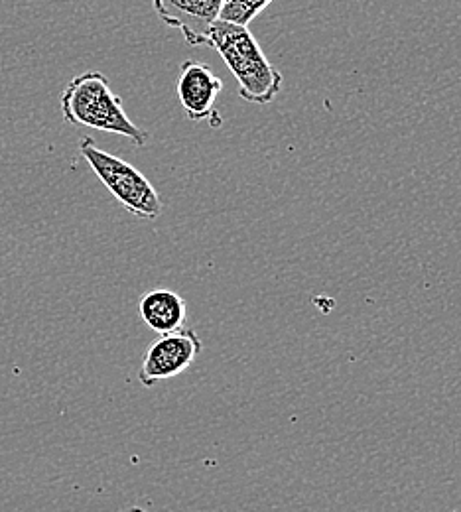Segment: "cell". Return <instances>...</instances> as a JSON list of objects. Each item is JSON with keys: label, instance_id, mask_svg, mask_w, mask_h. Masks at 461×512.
Instances as JSON below:
<instances>
[{"label": "cell", "instance_id": "obj_7", "mask_svg": "<svg viewBox=\"0 0 461 512\" xmlns=\"http://www.w3.org/2000/svg\"><path fill=\"white\" fill-rule=\"evenodd\" d=\"M138 312L142 321L158 335L178 331L186 327V320H188L186 300L180 294L164 288L146 292L140 298Z\"/></svg>", "mask_w": 461, "mask_h": 512}, {"label": "cell", "instance_id": "obj_9", "mask_svg": "<svg viewBox=\"0 0 461 512\" xmlns=\"http://www.w3.org/2000/svg\"><path fill=\"white\" fill-rule=\"evenodd\" d=\"M123 512H146L144 509H140V507H132V509H127V511Z\"/></svg>", "mask_w": 461, "mask_h": 512}, {"label": "cell", "instance_id": "obj_5", "mask_svg": "<svg viewBox=\"0 0 461 512\" xmlns=\"http://www.w3.org/2000/svg\"><path fill=\"white\" fill-rule=\"evenodd\" d=\"M221 89L223 81L213 73L211 67L194 60H186L180 67L176 91L178 101L190 121L209 123L213 128L221 125V119L215 111Z\"/></svg>", "mask_w": 461, "mask_h": 512}, {"label": "cell", "instance_id": "obj_3", "mask_svg": "<svg viewBox=\"0 0 461 512\" xmlns=\"http://www.w3.org/2000/svg\"><path fill=\"white\" fill-rule=\"evenodd\" d=\"M79 152L103 186L134 217L154 221L162 213V201L150 180L132 164L97 148L89 136L81 138Z\"/></svg>", "mask_w": 461, "mask_h": 512}, {"label": "cell", "instance_id": "obj_4", "mask_svg": "<svg viewBox=\"0 0 461 512\" xmlns=\"http://www.w3.org/2000/svg\"><path fill=\"white\" fill-rule=\"evenodd\" d=\"M201 339L194 329L182 327L160 335L150 343L142 357L138 381L150 388L160 381H168L186 373L201 353Z\"/></svg>", "mask_w": 461, "mask_h": 512}, {"label": "cell", "instance_id": "obj_1", "mask_svg": "<svg viewBox=\"0 0 461 512\" xmlns=\"http://www.w3.org/2000/svg\"><path fill=\"white\" fill-rule=\"evenodd\" d=\"M205 46H211L229 67L237 79L241 99L268 105L282 91V73L268 62L249 26L217 20L207 34Z\"/></svg>", "mask_w": 461, "mask_h": 512}, {"label": "cell", "instance_id": "obj_8", "mask_svg": "<svg viewBox=\"0 0 461 512\" xmlns=\"http://www.w3.org/2000/svg\"><path fill=\"white\" fill-rule=\"evenodd\" d=\"M272 0H223L219 20L249 26Z\"/></svg>", "mask_w": 461, "mask_h": 512}, {"label": "cell", "instance_id": "obj_2", "mask_svg": "<svg viewBox=\"0 0 461 512\" xmlns=\"http://www.w3.org/2000/svg\"><path fill=\"white\" fill-rule=\"evenodd\" d=\"M60 105L69 125L119 134L136 146H144L148 140V132L132 123L121 97L115 95L109 79L99 71L73 77L62 91Z\"/></svg>", "mask_w": 461, "mask_h": 512}, {"label": "cell", "instance_id": "obj_6", "mask_svg": "<svg viewBox=\"0 0 461 512\" xmlns=\"http://www.w3.org/2000/svg\"><path fill=\"white\" fill-rule=\"evenodd\" d=\"M221 8L223 0H154L158 18L178 30L192 48L207 44V34L219 20Z\"/></svg>", "mask_w": 461, "mask_h": 512}]
</instances>
